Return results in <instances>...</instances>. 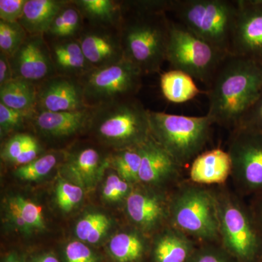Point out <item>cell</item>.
Returning <instances> with one entry per match:
<instances>
[{"instance_id":"6da1fadb","label":"cell","mask_w":262,"mask_h":262,"mask_svg":"<svg viewBox=\"0 0 262 262\" xmlns=\"http://www.w3.org/2000/svg\"><path fill=\"white\" fill-rule=\"evenodd\" d=\"M118 31L125 59L140 69L144 75L159 73L170 34V1H121Z\"/></svg>"},{"instance_id":"7a4b0ae2","label":"cell","mask_w":262,"mask_h":262,"mask_svg":"<svg viewBox=\"0 0 262 262\" xmlns=\"http://www.w3.org/2000/svg\"><path fill=\"white\" fill-rule=\"evenodd\" d=\"M261 91L262 63L229 55L207 91L206 115L213 124L234 130Z\"/></svg>"},{"instance_id":"3957f363","label":"cell","mask_w":262,"mask_h":262,"mask_svg":"<svg viewBox=\"0 0 262 262\" xmlns=\"http://www.w3.org/2000/svg\"><path fill=\"white\" fill-rule=\"evenodd\" d=\"M89 131L117 150L140 147L151 137L149 110L136 97L91 108Z\"/></svg>"},{"instance_id":"277c9868","label":"cell","mask_w":262,"mask_h":262,"mask_svg":"<svg viewBox=\"0 0 262 262\" xmlns=\"http://www.w3.org/2000/svg\"><path fill=\"white\" fill-rule=\"evenodd\" d=\"M170 224L203 244H220L214 190L182 181L170 194Z\"/></svg>"},{"instance_id":"5b68a950","label":"cell","mask_w":262,"mask_h":262,"mask_svg":"<svg viewBox=\"0 0 262 262\" xmlns=\"http://www.w3.org/2000/svg\"><path fill=\"white\" fill-rule=\"evenodd\" d=\"M237 12L236 1L170 0L168 14L196 37L230 55Z\"/></svg>"},{"instance_id":"8992f818","label":"cell","mask_w":262,"mask_h":262,"mask_svg":"<svg viewBox=\"0 0 262 262\" xmlns=\"http://www.w3.org/2000/svg\"><path fill=\"white\" fill-rule=\"evenodd\" d=\"M220 244L237 262H258L262 232L251 211L225 187L215 190Z\"/></svg>"},{"instance_id":"52a82bcc","label":"cell","mask_w":262,"mask_h":262,"mask_svg":"<svg viewBox=\"0 0 262 262\" xmlns=\"http://www.w3.org/2000/svg\"><path fill=\"white\" fill-rule=\"evenodd\" d=\"M151 136L182 168L205 151L212 125L207 115L189 117L149 110Z\"/></svg>"},{"instance_id":"ba28073f","label":"cell","mask_w":262,"mask_h":262,"mask_svg":"<svg viewBox=\"0 0 262 262\" xmlns=\"http://www.w3.org/2000/svg\"><path fill=\"white\" fill-rule=\"evenodd\" d=\"M228 56L196 37L182 24L170 20L166 61L172 70L185 72L208 88Z\"/></svg>"},{"instance_id":"9c48e42d","label":"cell","mask_w":262,"mask_h":262,"mask_svg":"<svg viewBox=\"0 0 262 262\" xmlns=\"http://www.w3.org/2000/svg\"><path fill=\"white\" fill-rule=\"evenodd\" d=\"M143 76L140 69L126 59L116 64L93 69L80 79L86 106L96 107L136 97L142 86Z\"/></svg>"},{"instance_id":"30bf717a","label":"cell","mask_w":262,"mask_h":262,"mask_svg":"<svg viewBox=\"0 0 262 262\" xmlns=\"http://www.w3.org/2000/svg\"><path fill=\"white\" fill-rule=\"evenodd\" d=\"M229 155L232 177L242 194H262V131L246 127L231 130Z\"/></svg>"},{"instance_id":"8fae6325","label":"cell","mask_w":262,"mask_h":262,"mask_svg":"<svg viewBox=\"0 0 262 262\" xmlns=\"http://www.w3.org/2000/svg\"><path fill=\"white\" fill-rule=\"evenodd\" d=\"M230 55L262 63V0H237Z\"/></svg>"},{"instance_id":"7c38bea8","label":"cell","mask_w":262,"mask_h":262,"mask_svg":"<svg viewBox=\"0 0 262 262\" xmlns=\"http://www.w3.org/2000/svg\"><path fill=\"white\" fill-rule=\"evenodd\" d=\"M13 79L40 84L56 75L49 45L43 34H29L10 58Z\"/></svg>"},{"instance_id":"4fadbf2b","label":"cell","mask_w":262,"mask_h":262,"mask_svg":"<svg viewBox=\"0 0 262 262\" xmlns=\"http://www.w3.org/2000/svg\"><path fill=\"white\" fill-rule=\"evenodd\" d=\"M149 188L132 189L126 198V211L131 222L144 232H151L170 224V194Z\"/></svg>"},{"instance_id":"5bb4252c","label":"cell","mask_w":262,"mask_h":262,"mask_svg":"<svg viewBox=\"0 0 262 262\" xmlns=\"http://www.w3.org/2000/svg\"><path fill=\"white\" fill-rule=\"evenodd\" d=\"M86 108L80 79L56 75L37 85L36 111L58 113Z\"/></svg>"},{"instance_id":"9a60e30c","label":"cell","mask_w":262,"mask_h":262,"mask_svg":"<svg viewBox=\"0 0 262 262\" xmlns=\"http://www.w3.org/2000/svg\"><path fill=\"white\" fill-rule=\"evenodd\" d=\"M182 167L153 139L141 146V164L139 184L161 189L177 187L182 182Z\"/></svg>"},{"instance_id":"2e32d148","label":"cell","mask_w":262,"mask_h":262,"mask_svg":"<svg viewBox=\"0 0 262 262\" xmlns=\"http://www.w3.org/2000/svg\"><path fill=\"white\" fill-rule=\"evenodd\" d=\"M78 40L94 69L116 64L125 59L117 28L84 23Z\"/></svg>"},{"instance_id":"e0dca14e","label":"cell","mask_w":262,"mask_h":262,"mask_svg":"<svg viewBox=\"0 0 262 262\" xmlns=\"http://www.w3.org/2000/svg\"><path fill=\"white\" fill-rule=\"evenodd\" d=\"M91 108L71 112L35 111L31 127L38 135L51 141H65L89 131Z\"/></svg>"},{"instance_id":"ac0fdd59","label":"cell","mask_w":262,"mask_h":262,"mask_svg":"<svg viewBox=\"0 0 262 262\" xmlns=\"http://www.w3.org/2000/svg\"><path fill=\"white\" fill-rule=\"evenodd\" d=\"M190 165L189 181L198 185H223L232 174L230 155L220 148L203 151Z\"/></svg>"},{"instance_id":"d6986e66","label":"cell","mask_w":262,"mask_h":262,"mask_svg":"<svg viewBox=\"0 0 262 262\" xmlns=\"http://www.w3.org/2000/svg\"><path fill=\"white\" fill-rule=\"evenodd\" d=\"M160 231L151 247L153 261H189L198 247L196 241L170 224Z\"/></svg>"},{"instance_id":"ffe728a7","label":"cell","mask_w":262,"mask_h":262,"mask_svg":"<svg viewBox=\"0 0 262 262\" xmlns=\"http://www.w3.org/2000/svg\"><path fill=\"white\" fill-rule=\"evenodd\" d=\"M48 43L56 75L80 79L94 69L84 56L78 39Z\"/></svg>"},{"instance_id":"44dd1931","label":"cell","mask_w":262,"mask_h":262,"mask_svg":"<svg viewBox=\"0 0 262 262\" xmlns=\"http://www.w3.org/2000/svg\"><path fill=\"white\" fill-rule=\"evenodd\" d=\"M110 163V157L103 158L99 150L88 146L69 154L63 166V171L81 187H90L102 166Z\"/></svg>"},{"instance_id":"7402d4cb","label":"cell","mask_w":262,"mask_h":262,"mask_svg":"<svg viewBox=\"0 0 262 262\" xmlns=\"http://www.w3.org/2000/svg\"><path fill=\"white\" fill-rule=\"evenodd\" d=\"M68 0H27L19 23L29 34H45Z\"/></svg>"},{"instance_id":"603a6c76","label":"cell","mask_w":262,"mask_h":262,"mask_svg":"<svg viewBox=\"0 0 262 262\" xmlns=\"http://www.w3.org/2000/svg\"><path fill=\"white\" fill-rule=\"evenodd\" d=\"M84 23L118 29L121 18V1L73 0Z\"/></svg>"},{"instance_id":"cb8c5ba5","label":"cell","mask_w":262,"mask_h":262,"mask_svg":"<svg viewBox=\"0 0 262 262\" xmlns=\"http://www.w3.org/2000/svg\"><path fill=\"white\" fill-rule=\"evenodd\" d=\"M84 25V18L80 10L73 0H68L53 19L51 27L44 36L48 42L78 39Z\"/></svg>"},{"instance_id":"d4e9b609","label":"cell","mask_w":262,"mask_h":262,"mask_svg":"<svg viewBox=\"0 0 262 262\" xmlns=\"http://www.w3.org/2000/svg\"><path fill=\"white\" fill-rule=\"evenodd\" d=\"M0 103L19 111H36L37 84L20 79H13L0 86Z\"/></svg>"},{"instance_id":"484cf974","label":"cell","mask_w":262,"mask_h":262,"mask_svg":"<svg viewBox=\"0 0 262 262\" xmlns=\"http://www.w3.org/2000/svg\"><path fill=\"white\" fill-rule=\"evenodd\" d=\"M160 89L164 97L175 103L190 101L201 92L191 76L177 70L160 75Z\"/></svg>"},{"instance_id":"4316f807","label":"cell","mask_w":262,"mask_h":262,"mask_svg":"<svg viewBox=\"0 0 262 262\" xmlns=\"http://www.w3.org/2000/svg\"><path fill=\"white\" fill-rule=\"evenodd\" d=\"M108 248L117 262H139L145 255L147 244L137 232H120L111 239Z\"/></svg>"},{"instance_id":"83f0119b","label":"cell","mask_w":262,"mask_h":262,"mask_svg":"<svg viewBox=\"0 0 262 262\" xmlns=\"http://www.w3.org/2000/svg\"><path fill=\"white\" fill-rule=\"evenodd\" d=\"M8 209L15 225L24 232L45 228L42 208L33 202L22 196H15L8 202Z\"/></svg>"},{"instance_id":"f1b7e54d","label":"cell","mask_w":262,"mask_h":262,"mask_svg":"<svg viewBox=\"0 0 262 262\" xmlns=\"http://www.w3.org/2000/svg\"><path fill=\"white\" fill-rule=\"evenodd\" d=\"M110 164L117 175L130 184H139L141 164V146L133 149L117 150L110 156Z\"/></svg>"},{"instance_id":"f546056e","label":"cell","mask_w":262,"mask_h":262,"mask_svg":"<svg viewBox=\"0 0 262 262\" xmlns=\"http://www.w3.org/2000/svg\"><path fill=\"white\" fill-rule=\"evenodd\" d=\"M110 226V221L102 213H91L79 221L76 226L77 237L83 242L97 244Z\"/></svg>"},{"instance_id":"4dcf8cb0","label":"cell","mask_w":262,"mask_h":262,"mask_svg":"<svg viewBox=\"0 0 262 262\" xmlns=\"http://www.w3.org/2000/svg\"><path fill=\"white\" fill-rule=\"evenodd\" d=\"M58 162V155L56 152L45 153L31 163L18 166L15 170V174L22 180H37L51 173Z\"/></svg>"},{"instance_id":"1f68e13d","label":"cell","mask_w":262,"mask_h":262,"mask_svg":"<svg viewBox=\"0 0 262 262\" xmlns=\"http://www.w3.org/2000/svg\"><path fill=\"white\" fill-rule=\"evenodd\" d=\"M28 33L19 22L0 20V51L11 57L20 48Z\"/></svg>"},{"instance_id":"d6a6232c","label":"cell","mask_w":262,"mask_h":262,"mask_svg":"<svg viewBox=\"0 0 262 262\" xmlns=\"http://www.w3.org/2000/svg\"><path fill=\"white\" fill-rule=\"evenodd\" d=\"M34 112H24L13 110L0 103V131L1 136L23 133L22 129L31 126V119ZM12 135V136H13Z\"/></svg>"},{"instance_id":"836d02e7","label":"cell","mask_w":262,"mask_h":262,"mask_svg":"<svg viewBox=\"0 0 262 262\" xmlns=\"http://www.w3.org/2000/svg\"><path fill=\"white\" fill-rule=\"evenodd\" d=\"M56 201L62 211H72L83 198V189L77 184L60 180L57 184Z\"/></svg>"},{"instance_id":"e575fe53","label":"cell","mask_w":262,"mask_h":262,"mask_svg":"<svg viewBox=\"0 0 262 262\" xmlns=\"http://www.w3.org/2000/svg\"><path fill=\"white\" fill-rule=\"evenodd\" d=\"M188 262H237L220 244H203Z\"/></svg>"},{"instance_id":"d590c367","label":"cell","mask_w":262,"mask_h":262,"mask_svg":"<svg viewBox=\"0 0 262 262\" xmlns=\"http://www.w3.org/2000/svg\"><path fill=\"white\" fill-rule=\"evenodd\" d=\"M129 184L117 174H110L106 178L103 188V196L106 201L117 202L126 199L132 191Z\"/></svg>"},{"instance_id":"8d00e7d4","label":"cell","mask_w":262,"mask_h":262,"mask_svg":"<svg viewBox=\"0 0 262 262\" xmlns=\"http://www.w3.org/2000/svg\"><path fill=\"white\" fill-rule=\"evenodd\" d=\"M29 134L23 132L10 136L2 151V158L5 161L14 165L15 160L21 155L28 141Z\"/></svg>"},{"instance_id":"74e56055","label":"cell","mask_w":262,"mask_h":262,"mask_svg":"<svg viewBox=\"0 0 262 262\" xmlns=\"http://www.w3.org/2000/svg\"><path fill=\"white\" fill-rule=\"evenodd\" d=\"M67 262H97L93 251L81 241H72L65 248Z\"/></svg>"},{"instance_id":"f35d334b","label":"cell","mask_w":262,"mask_h":262,"mask_svg":"<svg viewBox=\"0 0 262 262\" xmlns=\"http://www.w3.org/2000/svg\"><path fill=\"white\" fill-rule=\"evenodd\" d=\"M27 0H0V20L18 22L23 15Z\"/></svg>"},{"instance_id":"ab89813d","label":"cell","mask_w":262,"mask_h":262,"mask_svg":"<svg viewBox=\"0 0 262 262\" xmlns=\"http://www.w3.org/2000/svg\"><path fill=\"white\" fill-rule=\"evenodd\" d=\"M246 127L262 131V91L257 101L245 114L235 127Z\"/></svg>"},{"instance_id":"60d3db41","label":"cell","mask_w":262,"mask_h":262,"mask_svg":"<svg viewBox=\"0 0 262 262\" xmlns=\"http://www.w3.org/2000/svg\"><path fill=\"white\" fill-rule=\"evenodd\" d=\"M42 150V146H41L40 142L38 140L37 138L32 134H29L27 144H26L21 155L19 156L18 159L15 160L14 165L17 166H21V165L31 163L33 160L42 156L41 155Z\"/></svg>"},{"instance_id":"b9f144b4","label":"cell","mask_w":262,"mask_h":262,"mask_svg":"<svg viewBox=\"0 0 262 262\" xmlns=\"http://www.w3.org/2000/svg\"><path fill=\"white\" fill-rule=\"evenodd\" d=\"M13 75L10 58L0 51V86L13 80Z\"/></svg>"},{"instance_id":"7bdbcfd3","label":"cell","mask_w":262,"mask_h":262,"mask_svg":"<svg viewBox=\"0 0 262 262\" xmlns=\"http://www.w3.org/2000/svg\"><path fill=\"white\" fill-rule=\"evenodd\" d=\"M258 196L257 201L251 209L256 223L258 224V227L262 232V194H258Z\"/></svg>"},{"instance_id":"ee69618b","label":"cell","mask_w":262,"mask_h":262,"mask_svg":"<svg viewBox=\"0 0 262 262\" xmlns=\"http://www.w3.org/2000/svg\"><path fill=\"white\" fill-rule=\"evenodd\" d=\"M30 262H59L58 258L51 253L42 254L33 258Z\"/></svg>"},{"instance_id":"f6af8a7d","label":"cell","mask_w":262,"mask_h":262,"mask_svg":"<svg viewBox=\"0 0 262 262\" xmlns=\"http://www.w3.org/2000/svg\"><path fill=\"white\" fill-rule=\"evenodd\" d=\"M3 262H22L21 258L19 257L17 253H13L8 255L6 258H5Z\"/></svg>"},{"instance_id":"bcb514c9","label":"cell","mask_w":262,"mask_h":262,"mask_svg":"<svg viewBox=\"0 0 262 262\" xmlns=\"http://www.w3.org/2000/svg\"><path fill=\"white\" fill-rule=\"evenodd\" d=\"M258 262H262V254L261 256V258H260L259 261H258Z\"/></svg>"}]
</instances>
